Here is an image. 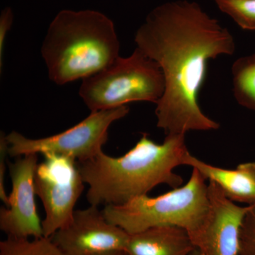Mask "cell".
<instances>
[{
  "instance_id": "9c48e42d",
  "label": "cell",
  "mask_w": 255,
  "mask_h": 255,
  "mask_svg": "<svg viewBox=\"0 0 255 255\" xmlns=\"http://www.w3.org/2000/svg\"><path fill=\"white\" fill-rule=\"evenodd\" d=\"M38 164L37 154L20 156L9 164L12 187L7 205L0 209V230L7 237H44L35 201L34 178Z\"/></svg>"
},
{
  "instance_id": "30bf717a",
  "label": "cell",
  "mask_w": 255,
  "mask_h": 255,
  "mask_svg": "<svg viewBox=\"0 0 255 255\" xmlns=\"http://www.w3.org/2000/svg\"><path fill=\"white\" fill-rule=\"evenodd\" d=\"M209 209L200 228L190 235L201 255H239L242 223L251 205L238 206L209 181Z\"/></svg>"
},
{
  "instance_id": "5bb4252c",
  "label": "cell",
  "mask_w": 255,
  "mask_h": 255,
  "mask_svg": "<svg viewBox=\"0 0 255 255\" xmlns=\"http://www.w3.org/2000/svg\"><path fill=\"white\" fill-rule=\"evenodd\" d=\"M0 255H63L50 238L7 237L0 242Z\"/></svg>"
},
{
  "instance_id": "8992f818",
  "label": "cell",
  "mask_w": 255,
  "mask_h": 255,
  "mask_svg": "<svg viewBox=\"0 0 255 255\" xmlns=\"http://www.w3.org/2000/svg\"><path fill=\"white\" fill-rule=\"evenodd\" d=\"M129 113L127 106L92 112L80 123L65 131L42 138H28L13 130L6 135L9 155L55 154L85 162L103 152L112 124Z\"/></svg>"
},
{
  "instance_id": "7c38bea8",
  "label": "cell",
  "mask_w": 255,
  "mask_h": 255,
  "mask_svg": "<svg viewBox=\"0 0 255 255\" xmlns=\"http://www.w3.org/2000/svg\"><path fill=\"white\" fill-rule=\"evenodd\" d=\"M196 250L189 233L177 226H159L130 235L127 255H191Z\"/></svg>"
},
{
  "instance_id": "ac0fdd59",
  "label": "cell",
  "mask_w": 255,
  "mask_h": 255,
  "mask_svg": "<svg viewBox=\"0 0 255 255\" xmlns=\"http://www.w3.org/2000/svg\"><path fill=\"white\" fill-rule=\"evenodd\" d=\"M14 20V14L10 7L2 10L0 15V67L2 68V58L4 55V43L6 36Z\"/></svg>"
},
{
  "instance_id": "ffe728a7",
  "label": "cell",
  "mask_w": 255,
  "mask_h": 255,
  "mask_svg": "<svg viewBox=\"0 0 255 255\" xmlns=\"http://www.w3.org/2000/svg\"><path fill=\"white\" fill-rule=\"evenodd\" d=\"M191 255H200V253H199V252L197 250H196Z\"/></svg>"
},
{
  "instance_id": "ba28073f",
  "label": "cell",
  "mask_w": 255,
  "mask_h": 255,
  "mask_svg": "<svg viewBox=\"0 0 255 255\" xmlns=\"http://www.w3.org/2000/svg\"><path fill=\"white\" fill-rule=\"evenodd\" d=\"M99 207L75 210L70 222L50 238L63 255L125 252L130 235L107 221Z\"/></svg>"
},
{
  "instance_id": "e0dca14e",
  "label": "cell",
  "mask_w": 255,
  "mask_h": 255,
  "mask_svg": "<svg viewBox=\"0 0 255 255\" xmlns=\"http://www.w3.org/2000/svg\"><path fill=\"white\" fill-rule=\"evenodd\" d=\"M9 155L8 143L6 135L1 133L0 136V199L4 206L7 205L9 201V194L5 189V172H6V156Z\"/></svg>"
},
{
  "instance_id": "3957f363",
  "label": "cell",
  "mask_w": 255,
  "mask_h": 255,
  "mask_svg": "<svg viewBox=\"0 0 255 255\" xmlns=\"http://www.w3.org/2000/svg\"><path fill=\"white\" fill-rule=\"evenodd\" d=\"M113 21L95 10H62L48 27L41 47L50 80L63 85L89 78L119 57Z\"/></svg>"
},
{
  "instance_id": "9a60e30c",
  "label": "cell",
  "mask_w": 255,
  "mask_h": 255,
  "mask_svg": "<svg viewBox=\"0 0 255 255\" xmlns=\"http://www.w3.org/2000/svg\"><path fill=\"white\" fill-rule=\"evenodd\" d=\"M223 13L244 30H255V0H214Z\"/></svg>"
},
{
  "instance_id": "7a4b0ae2",
  "label": "cell",
  "mask_w": 255,
  "mask_h": 255,
  "mask_svg": "<svg viewBox=\"0 0 255 255\" xmlns=\"http://www.w3.org/2000/svg\"><path fill=\"white\" fill-rule=\"evenodd\" d=\"M190 152L185 135H166L156 143L146 133L121 157L102 152L85 162H78L85 184L89 186L90 205H123L138 196L147 195L159 184L181 187L183 179L174 169L185 165Z\"/></svg>"
},
{
  "instance_id": "8fae6325",
  "label": "cell",
  "mask_w": 255,
  "mask_h": 255,
  "mask_svg": "<svg viewBox=\"0 0 255 255\" xmlns=\"http://www.w3.org/2000/svg\"><path fill=\"white\" fill-rule=\"evenodd\" d=\"M185 165L197 169L206 180L216 183L231 201L248 205L255 204V162L239 164L235 169H227L206 163L189 154Z\"/></svg>"
},
{
  "instance_id": "277c9868",
  "label": "cell",
  "mask_w": 255,
  "mask_h": 255,
  "mask_svg": "<svg viewBox=\"0 0 255 255\" xmlns=\"http://www.w3.org/2000/svg\"><path fill=\"white\" fill-rule=\"evenodd\" d=\"M206 181L193 168L190 179L182 187L156 197L147 194L123 205L106 206L102 211L107 221L129 235L159 226H177L190 236L200 228L209 209Z\"/></svg>"
},
{
  "instance_id": "2e32d148",
  "label": "cell",
  "mask_w": 255,
  "mask_h": 255,
  "mask_svg": "<svg viewBox=\"0 0 255 255\" xmlns=\"http://www.w3.org/2000/svg\"><path fill=\"white\" fill-rule=\"evenodd\" d=\"M239 255H255V204L251 205L242 223Z\"/></svg>"
},
{
  "instance_id": "6da1fadb",
  "label": "cell",
  "mask_w": 255,
  "mask_h": 255,
  "mask_svg": "<svg viewBox=\"0 0 255 255\" xmlns=\"http://www.w3.org/2000/svg\"><path fill=\"white\" fill-rule=\"evenodd\" d=\"M134 41L163 74L165 88L156 104L157 127L166 135L219 129L220 124L201 110L199 96L209 60L236 51L229 30L196 1L174 0L147 14Z\"/></svg>"
},
{
  "instance_id": "4fadbf2b",
  "label": "cell",
  "mask_w": 255,
  "mask_h": 255,
  "mask_svg": "<svg viewBox=\"0 0 255 255\" xmlns=\"http://www.w3.org/2000/svg\"><path fill=\"white\" fill-rule=\"evenodd\" d=\"M231 72L233 94L238 103L255 110V53L236 60Z\"/></svg>"
},
{
  "instance_id": "5b68a950",
  "label": "cell",
  "mask_w": 255,
  "mask_h": 255,
  "mask_svg": "<svg viewBox=\"0 0 255 255\" xmlns=\"http://www.w3.org/2000/svg\"><path fill=\"white\" fill-rule=\"evenodd\" d=\"M165 82L158 64L138 48L130 56H119L98 73L84 79L80 97L92 112L112 110L137 102L156 104Z\"/></svg>"
},
{
  "instance_id": "52a82bcc",
  "label": "cell",
  "mask_w": 255,
  "mask_h": 255,
  "mask_svg": "<svg viewBox=\"0 0 255 255\" xmlns=\"http://www.w3.org/2000/svg\"><path fill=\"white\" fill-rule=\"evenodd\" d=\"M42 156L35 174V191L46 214L43 236L50 238L73 218L85 183L75 159L55 154Z\"/></svg>"
},
{
  "instance_id": "d6986e66",
  "label": "cell",
  "mask_w": 255,
  "mask_h": 255,
  "mask_svg": "<svg viewBox=\"0 0 255 255\" xmlns=\"http://www.w3.org/2000/svg\"><path fill=\"white\" fill-rule=\"evenodd\" d=\"M97 255H127L124 251L110 252V253H103V254Z\"/></svg>"
}]
</instances>
